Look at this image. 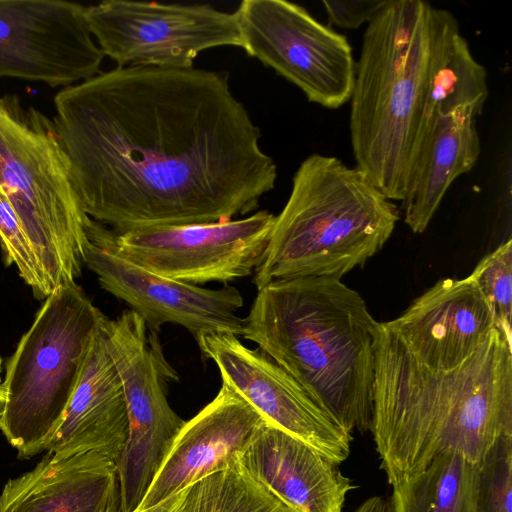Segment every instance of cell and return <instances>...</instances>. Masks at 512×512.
Instances as JSON below:
<instances>
[{
  "label": "cell",
  "mask_w": 512,
  "mask_h": 512,
  "mask_svg": "<svg viewBox=\"0 0 512 512\" xmlns=\"http://www.w3.org/2000/svg\"><path fill=\"white\" fill-rule=\"evenodd\" d=\"M103 57L85 6L60 0H0V77L69 86L98 75Z\"/></svg>",
  "instance_id": "cell-11"
},
{
  "label": "cell",
  "mask_w": 512,
  "mask_h": 512,
  "mask_svg": "<svg viewBox=\"0 0 512 512\" xmlns=\"http://www.w3.org/2000/svg\"><path fill=\"white\" fill-rule=\"evenodd\" d=\"M429 31V80L423 127L432 115L464 106L482 113L489 93L487 73L472 55L456 18L447 10L431 6Z\"/></svg>",
  "instance_id": "cell-21"
},
{
  "label": "cell",
  "mask_w": 512,
  "mask_h": 512,
  "mask_svg": "<svg viewBox=\"0 0 512 512\" xmlns=\"http://www.w3.org/2000/svg\"><path fill=\"white\" fill-rule=\"evenodd\" d=\"M478 464L455 451L437 454L418 474L393 485L391 512H475Z\"/></svg>",
  "instance_id": "cell-22"
},
{
  "label": "cell",
  "mask_w": 512,
  "mask_h": 512,
  "mask_svg": "<svg viewBox=\"0 0 512 512\" xmlns=\"http://www.w3.org/2000/svg\"><path fill=\"white\" fill-rule=\"evenodd\" d=\"M0 512H119L115 462L96 452L47 454L5 484Z\"/></svg>",
  "instance_id": "cell-19"
},
{
  "label": "cell",
  "mask_w": 512,
  "mask_h": 512,
  "mask_svg": "<svg viewBox=\"0 0 512 512\" xmlns=\"http://www.w3.org/2000/svg\"><path fill=\"white\" fill-rule=\"evenodd\" d=\"M370 432L392 486L444 451L479 464L499 437L512 435V344L494 328L462 363L434 369L379 322Z\"/></svg>",
  "instance_id": "cell-2"
},
{
  "label": "cell",
  "mask_w": 512,
  "mask_h": 512,
  "mask_svg": "<svg viewBox=\"0 0 512 512\" xmlns=\"http://www.w3.org/2000/svg\"><path fill=\"white\" fill-rule=\"evenodd\" d=\"M4 405H5V392L2 388V386L0 385V416L3 412Z\"/></svg>",
  "instance_id": "cell-30"
},
{
  "label": "cell",
  "mask_w": 512,
  "mask_h": 512,
  "mask_svg": "<svg viewBox=\"0 0 512 512\" xmlns=\"http://www.w3.org/2000/svg\"><path fill=\"white\" fill-rule=\"evenodd\" d=\"M113 363L120 377L128 415V436L115 462L119 512L139 507L186 421L167 399L178 382L176 370L157 344L135 342L118 349Z\"/></svg>",
  "instance_id": "cell-12"
},
{
  "label": "cell",
  "mask_w": 512,
  "mask_h": 512,
  "mask_svg": "<svg viewBox=\"0 0 512 512\" xmlns=\"http://www.w3.org/2000/svg\"><path fill=\"white\" fill-rule=\"evenodd\" d=\"M218 367L222 383L243 397L268 423L304 441L341 464L352 435L337 425L306 390L260 348L246 347L236 335L210 332L196 340Z\"/></svg>",
  "instance_id": "cell-13"
},
{
  "label": "cell",
  "mask_w": 512,
  "mask_h": 512,
  "mask_svg": "<svg viewBox=\"0 0 512 512\" xmlns=\"http://www.w3.org/2000/svg\"><path fill=\"white\" fill-rule=\"evenodd\" d=\"M127 436L126 400L101 327L77 388L46 450L57 457L96 452L116 462Z\"/></svg>",
  "instance_id": "cell-18"
},
{
  "label": "cell",
  "mask_w": 512,
  "mask_h": 512,
  "mask_svg": "<svg viewBox=\"0 0 512 512\" xmlns=\"http://www.w3.org/2000/svg\"><path fill=\"white\" fill-rule=\"evenodd\" d=\"M170 512H295L251 477L237 458L191 483Z\"/></svg>",
  "instance_id": "cell-23"
},
{
  "label": "cell",
  "mask_w": 512,
  "mask_h": 512,
  "mask_svg": "<svg viewBox=\"0 0 512 512\" xmlns=\"http://www.w3.org/2000/svg\"><path fill=\"white\" fill-rule=\"evenodd\" d=\"M481 113L464 106L436 113L426 122L403 202L404 221L422 233L453 181L473 169L480 155L476 119Z\"/></svg>",
  "instance_id": "cell-20"
},
{
  "label": "cell",
  "mask_w": 512,
  "mask_h": 512,
  "mask_svg": "<svg viewBox=\"0 0 512 512\" xmlns=\"http://www.w3.org/2000/svg\"><path fill=\"white\" fill-rule=\"evenodd\" d=\"M237 460L295 512H342L348 492L356 487L339 464L265 420Z\"/></svg>",
  "instance_id": "cell-17"
},
{
  "label": "cell",
  "mask_w": 512,
  "mask_h": 512,
  "mask_svg": "<svg viewBox=\"0 0 512 512\" xmlns=\"http://www.w3.org/2000/svg\"><path fill=\"white\" fill-rule=\"evenodd\" d=\"M54 104L82 208L114 231L228 221L275 187L277 166L226 74L116 67Z\"/></svg>",
  "instance_id": "cell-1"
},
{
  "label": "cell",
  "mask_w": 512,
  "mask_h": 512,
  "mask_svg": "<svg viewBox=\"0 0 512 512\" xmlns=\"http://www.w3.org/2000/svg\"><path fill=\"white\" fill-rule=\"evenodd\" d=\"M390 0L323 1L329 22L343 29L371 23Z\"/></svg>",
  "instance_id": "cell-27"
},
{
  "label": "cell",
  "mask_w": 512,
  "mask_h": 512,
  "mask_svg": "<svg viewBox=\"0 0 512 512\" xmlns=\"http://www.w3.org/2000/svg\"><path fill=\"white\" fill-rule=\"evenodd\" d=\"M469 276L486 301L495 327L512 344V240L486 255Z\"/></svg>",
  "instance_id": "cell-24"
},
{
  "label": "cell",
  "mask_w": 512,
  "mask_h": 512,
  "mask_svg": "<svg viewBox=\"0 0 512 512\" xmlns=\"http://www.w3.org/2000/svg\"><path fill=\"white\" fill-rule=\"evenodd\" d=\"M275 215L258 211L243 219L109 230L90 219L87 238L143 269L198 285L228 284L259 265Z\"/></svg>",
  "instance_id": "cell-8"
},
{
  "label": "cell",
  "mask_w": 512,
  "mask_h": 512,
  "mask_svg": "<svg viewBox=\"0 0 512 512\" xmlns=\"http://www.w3.org/2000/svg\"><path fill=\"white\" fill-rule=\"evenodd\" d=\"M0 246L6 264L17 268L37 299H46L52 291L20 221L1 188Z\"/></svg>",
  "instance_id": "cell-26"
},
{
  "label": "cell",
  "mask_w": 512,
  "mask_h": 512,
  "mask_svg": "<svg viewBox=\"0 0 512 512\" xmlns=\"http://www.w3.org/2000/svg\"><path fill=\"white\" fill-rule=\"evenodd\" d=\"M1 365H2V358L0 356V385H1V370H2Z\"/></svg>",
  "instance_id": "cell-31"
},
{
  "label": "cell",
  "mask_w": 512,
  "mask_h": 512,
  "mask_svg": "<svg viewBox=\"0 0 512 512\" xmlns=\"http://www.w3.org/2000/svg\"><path fill=\"white\" fill-rule=\"evenodd\" d=\"M91 34L118 66L193 67L204 50L242 47L236 12L207 4L106 0L86 7Z\"/></svg>",
  "instance_id": "cell-10"
},
{
  "label": "cell",
  "mask_w": 512,
  "mask_h": 512,
  "mask_svg": "<svg viewBox=\"0 0 512 512\" xmlns=\"http://www.w3.org/2000/svg\"><path fill=\"white\" fill-rule=\"evenodd\" d=\"M386 324L418 362L434 369L459 365L496 328L470 276L439 280Z\"/></svg>",
  "instance_id": "cell-15"
},
{
  "label": "cell",
  "mask_w": 512,
  "mask_h": 512,
  "mask_svg": "<svg viewBox=\"0 0 512 512\" xmlns=\"http://www.w3.org/2000/svg\"><path fill=\"white\" fill-rule=\"evenodd\" d=\"M263 421L243 397L222 383L215 398L185 422L137 510L153 507L228 465Z\"/></svg>",
  "instance_id": "cell-16"
},
{
  "label": "cell",
  "mask_w": 512,
  "mask_h": 512,
  "mask_svg": "<svg viewBox=\"0 0 512 512\" xmlns=\"http://www.w3.org/2000/svg\"><path fill=\"white\" fill-rule=\"evenodd\" d=\"M84 264L100 286L123 300L159 333L161 326H183L197 340L210 332L242 336L245 319L238 315L244 299L234 286L217 289L176 281L149 272L87 238Z\"/></svg>",
  "instance_id": "cell-14"
},
{
  "label": "cell",
  "mask_w": 512,
  "mask_h": 512,
  "mask_svg": "<svg viewBox=\"0 0 512 512\" xmlns=\"http://www.w3.org/2000/svg\"><path fill=\"white\" fill-rule=\"evenodd\" d=\"M398 220V207L363 171L312 154L293 176L253 282L259 289L283 279H340L382 249Z\"/></svg>",
  "instance_id": "cell-5"
},
{
  "label": "cell",
  "mask_w": 512,
  "mask_h": 512,
  "mask_svg": "<svg viewBox=\"0 0 512 512\" xmlns=\"http://www.w3.org/2000/svg\"><path fill=\"white\" fill-rule=\"evenodd\" d=\"M0 188L10 201L51 291L75 282L90 217L75 191L53 121L12 96L0 98Z\"/></svg>",
  "instance_id": "cell-6"
},
{
  "label": "cell",
  "mask_w": 512,
  "mask_h": 512,
  "mask_svg": "<svg viewBox=\"0 0 512 512\" xmlns=\"http://www.w3.org/2000/svg\"><path fill=\"white\" fill-rule=\"evenodd\" d=\"M243 338L257 344L352 435L370 431L379 322L340 279L300 277L257 289Z\"/></svg>",
  "instance_id": "cell-3"
},
{
  "label": "cell",
  "mask_w": 512,
  "mask_h": 512,
  "mask_svg": "<svg viewBox=\"0 0 512 512\" xmlns=\"http://www.w3.org/2000/svg\"><path fill=\"white\" fill-rule=\"evenodd\" d=\"M242 47L327 109L349 102L356 62L343 34L285 0H243L235 11Z\"/></svg>",
  "instance_id": "cell-9"
},
{
  "label": "cell",
  "mask_w": 512,
  "mask_h": 512,
  "mask_svg": "<svg viewBox=\"0 0 512 512\" xmlns=\"http://www.w3.org/2000/svg\"><path fill=\"white\" fill-rule=\"evenodd\" d=\"M106 316L76 282L55 287L6 364L0 429L29 459L44 450L77 388Z\"/></svg>",
  "instance_id": "cell-7"
},
{
  "label": "cell",
  "mask_w": 512,
  "mask_h": 512,
  "mask_svg": "<svg viewBox=\"0 0 512 512\" xmlns=\"http://www.w3.org/2000/svg\"><path fill=\"white\" fill-rule=\"evenodd\" d=\"M180 494H181V491L153 507H150L145 510H135L134 512H170L171 508L174 506V504L178 500Z\"/></svg>",
  "instance_id": "cell-29"
},
{
  "label": "cell",
  "mask_w": 512,
  "mask_h": 512,
  "mask_svg": "<svg viewBox=\"0 0 512 512\" xmlns=\"http://www.w3.org/2000/svg\"><path fill=\"white\" fill-rule=\"evenodd\" d=\"M512 435L499 437L478 464L475 512H511Z\"/></svg>",
  "instance_id": "cell-25"
},
{
  "label": "cell",
  "mask_w": 512,
  "mask_h": 512,
  "mask_svg": "<svg viewBox=\"0 0 512 512\" xmlns=\"http://www.w3.org/2000/svg\"><path fill=\"white\" fill-rule=\"evenodd\" d=\"M353 512H391L390 504L380 496H372L361 503Z\"/></svg>",
  "instance_id": "cell-28"
},
{
  "label": "cell",
  "mask_w": 512,
  "mask_h": 512,
  "mask_svg": "<svg viewBox=\"0 0 512 512\" xmlns=\"http://www.w3.org/2000/svg\"><path fill=\"white\" fill-rule=\"evenodd\" d=\"M431 5L390 0L367 25L350 97L356 167L391 201L405 197L425 120Z\"/></svg>",
  "instance_id": "cell-4"
}]
</instances>
